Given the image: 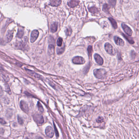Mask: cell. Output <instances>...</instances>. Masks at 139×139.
<instances>
[{
    "label": "cell",
    "instance_id": "484cf974",
    "mask_svg": "<svg viewBox=\"0 0 139 139\" xmlns=\"http://www.w3.org/2000/svg\"><path fill=\"white\" fill-rule=\"evenodd\" d=\"M63 42V40L61 38H58L57 41V45L58 46H61Z\"/></svg>",
    "mask_w": 139,
    "mask_h": 139
},
{
    "label": "cell",
    "instance_id": "30bf717a",
    "mask_svg": "<svg viewBox=\"0 0 139 139\" xmlns=\"http://www.w3.org/2000/svg\"><path fill=\"white\" fill-rule=\"evenodd\" d=\"M94 57L96 62L98 64H99L100 65H102L103 64L104 62L103 60L99 55L95 54L94 55Z\"/></svg>",
    "mask_w": 139,
    "mask_h": 139
},
{
    "label": "cell",
    "instance_id": "44dd1931",
    "mask_svg": "<svg viewBox=\"0 0 139 139\" xmlns=\"http://www.w3.org/2000/svg\"><path fill=\"white\" fill-rule=\"evenodd\" d=\"M24 35V31L22 29H19L17 33V37L18 38H22L23 37Z\"/></svg>",
    "mask_w": 139,
    "mask_h": 139
},
{
    "label": "cell",
    "instance_id": "f1b7e54d",
    "mask_svg": "<svg viewBox=\"0 0 139 139\" xmlns=\"http://www.w3.org/2000/svg\"><path fill=\"white\" fill-rule=\"evenodd\" d=\"M18 123L21 125H23L24 123V121H23V119L19 115L18 116Z\"/></svg>",
    "mask_w": 139,
    "mask_h": 139
},
{
    "label": "cell",
    "instance_id": "7c38bea8",
    "mask_svg": "<svg viewBox=\"0 0 139 139\" xmlns=\"http://www.w3.org/2000/svg\"><path fill=\"white\" fill-rule=\"evenodd\" d=\"M26 71H27V72L28 74H29L30 75L32 76V77H34L35 78H37L38 79H42V77H41V76L37 74L36 73L34 72V71H31V70H30L27 69H26Z\"/></svg>",
    "mask_w": 139,
    "mask_h": 139
},
{
    "label": "cell",
    "instance_id": "7402d4cb",
    "mask_svg": "<svg viewBox=\"0 0 139 139\" xmlns=\"http://www.w3.org/2000/svg\"><path fill=\"white\" fill-rule=\"evenodd\" d=\"M87 52L88 53V55L89 56V57H91V55L92 54V52H93V49H92V46H88V47L87 48Z\"/></svg>",
    "mask_w": 139,
    "mask_h": 139
},
{
    "label": "cell",
    "instance_id": "e0dca14e",
    "mask_svg": "<svg viewBox=\"0 0 139 139\" xmlns=\"http://www.w3.org/2000/svg\"><path fill=\"white\" fill-rule=\"evenodd\" d=\"M58 29V24L56 22L54 23L51 26V31L52 33L56 32Z\"/></svg>",
    "mask_w": 139,
    "mask_h": 139
},
{
    "label": "cell",
    "instance_id": "52a82bcc",
    "mask_svg": "<svg viewBox=\"0 0 139 139\" xmlns=\"http://www.w3.org/2000/svg\"><path fill=\"white\" fill-rule=\"evenodd\" d=\"M45 133L46 135L49 138H52L54 135L53 129L50 126H48L45 129Z\"/></svg>",
    "mask_w": 139,
    "mask_h": 139
},
{
    "label": "cell",
    "instance_id": "74e56055",
    "mask_svg": "<svg viewBox=\"0 0 139 139\" xmlns=\"http://www.w3.org/2000/svg\"><path fill=\"white\" fill-rule=\"evenodd\" d=\"M24 0V1H26V0Z\"/></svg>",
    "mask_w": 139,
    "mask_h": 139
},
{
    "label": "cell",
    "instance_id": "8d00e7d4",
    "mask_svg": "<svg viewBox=\"0 0 139 139\" xmlns=\"http://www.w3.org/2000/svg\"><path fill=\"white\" fill-rule=\"evenodd\" d=\"M29 139V138H26V139Z\"/></svg>",
    "mask_w": 139,
    "mask_h": 139
},
{
    "label": "cell",
    "instance_id": "ba28073f",
    "mask_svg": "<svg viewBox=\"0 0 139 139\" xmlns=\"http://www.w3.org/2000/svg\"><path fill=\"white\" fill-rule=\"evenodd\" d=\"M20 107L21 109L24 111L25 113H28L29 111V107L28 105L23 100H21L20 102Z\"/></svg>",
    "mask_w": 139,
    "mask_h": 139
},
{
    "label": "cell",
    "instance_id": "ac0fdd59",
    "mask_svg": "<svg viewBox=\"0 0 139 139\" xmlns=\"http://www.w3.org/2000/svg\"><path fill=\"white\" fill-rule=\"evenodd\" d=\"M110 8V7L107 4H104L103 6V10L104 12L108 14L109 13V10Z\"/></svg>",
    "mask_w": 139,
    "mask_h": 139
},
{
    "label": "cell",
    "instance_id": "4dcf8cb0",
    "mask_svg": "<svg viewBox=\"0 0 139 139\" xmlns=\"http://www.w3.org/2000/svg\"><path fill=\"white\" fill-rule=\"evenodd\" d=\"M103 120H104V119L103 117H99L97 119L96 121L98 123H100V122H102L103 121Z\"/></svg>",
    "mask_w": 139,
    "mask_h": 139
},
{
    "label": "cell",
    "instance_id": "1f68e13d",
    "mask_svg": "<svg viewBox=\"0 0 139 139\" xmlns=\"http://www.w3.org/2000/svg\"><path fill=\"white\" fill-rule=\"evenodd\" d=\"M0 123L3 124H6V122L2 118H0Z\"/></svg>",
    "mask_w": 139,
    "mask_h": 139
},
{
    "label": "cell",
    "instance_id": "e575fe53",
    "mask_svg": "<svg viewBox=\"0 0 139 139\" xmlns=\"http://www.w3.org/2000/svg\"><path fill=\"white\" fill-rule=\"evenodd\" d=\"M36 139H43L42 137H37Z\"/></svg>",
    "mask_w": 139,
    "mask_h": 139
},
{
    "label": "cell",
    "instance_id": "8992f818",
    "mask_svg": "<svg viewBox=\"0 0 139 139\" xmlns=\"http://www.w3.org/2000/svg\"><path fill=\"white\" fill-rule=\"evenodd\" d=\"M122 29L124 30V31L125 33L128 35L129 36H131L133 34V31L131 28L128 26L127 25L124 24H122Z\"/></svg>",
    "mask_w": 139,
    "mask_h": 139
},
{
    "label": "cell",
    "instance_id": "d4e9b609",
    "mask_svg": "<svg viewBox=\"0 0 139 139\" xmlns=\"http://www.w3.org/2000/svg\"><path fill=\"white\" fill-rule=\"evenodd\" d=\"M122 35L124 36V37L126 38V39L128 41V42H129L131 44H134V41L132 39V38H129V37H128L127 36H126V35H125L124 34H123Z\"/></svg>",
    "mask_w": 139,
    "mask_h": 139
},
{
    "label": "cell",
    "instance_id": "f546056e",
    "mask_svg": "<svg viewBox=\"0 0 139 139\" xmlns=\"http://www.w3.org/2000/svg\"><path fill=\"white\" fill-rule=\"evenodd\" d=\"M5 88L6 91L9 94H11V90H10V87L8 85H7H7H5Z\"/></svg>",
    "mask_w": 139,
    "mask_h": 139
},
{
    "label": "cell",
    "instance_id": "5b68a950",
    "mask_svg": "<svg viewBox=\"0 0 139 139\" xmlns=\"http://www.w3.org/2000/svg\"><path fill=\"white\" fill-rule=\"evenodd\" d=\"M39 35V32L37 30H34L31 33L30 36V41L33 43L36 40Z\"/></svg>",
    "mask_w": 139,
    "mask_h": 139
},
{
    "label": "cell",
    "instance_id": "9a60e30c",
    "mask_svg": "<svg viewBox=\"0 0 139 139\" xmlns=\"http://www.w3.org/2000/svg\"><path fill=\"white\" fill-rule=\"evenodd\" d=\"M27 38H24L22 40L19 42L18 44V46L20 48L24 47L27 44Z\"/></svg>",
    "mask_w": 139,
    "mask_h": 139
},
{
    "label": "cell",
    "instance_id": "277c9868",
    "mask_svg": "<svg viewBox=\"0 0 139 139\" xmlns=\"http://www.w3.org/2000/svg\"><path fill=\"white\" fill-rule=\"evenodd\" d=\"M72 61L76 64H83L85 62V61L83 57L80 56H76L73 57Z\"/></svg>",
    "mask_w": 139,
    "mask_h": 139
},
{
    "label": "cell",
    "instance_id": "83f0119b",
    "mask_svg": "<svg viewBox=\"0 0 139 139\" xmlns=\"http://www.w3.org/2000/svg\"><path fill=\"white\" fill-rule=\"evenodd\" d=\"M116 0H108V2L111 5L115 6L116 4Z\"/></svg>",
    "mask_w": 139,
    "mask_h": 139
},
{
    "label": "cell",
    "instance_id": "9c48e42d",
    "mask_svg": "<svg viewBox=\"0 0 139 139\" xmlns=\"http://www.w3.org/2000/svg\"><path fill=\"white\" fill-rule=\"evenodd\" d=\"M114 40L115 42V44L117 45L121 46H124V40L118 36H114Z\"/></svg>",
    "mask_w": 139,
    "mask_h": 139
},
{
    "label": "cell",
    "instance_id": "8fae6325",
    "mask_svg": "<svg viewBox=\"0 0 139 139\" xmlns=\"http://www.w3.org/2000/svg\"><path fill=\"white\" fill-rule=\"evenodd\" d=\"M13 31H8L6 36V40L7 43H10L12 40L13 37Z\"/></svg>",
    "mask_w": 139,
    "mask_h": 139
},
{
    "label": "cell",
    "instance_id": "2e32d148",
    "mask_svg": "<svg viewBox=\"0 0 139 139\" xmlns=\"http://www.w3.org/2000/svg\"><path fill=\"white\" fill-rule=\"evenodd\" d=\"M55 47L53 45H50L49 46L48 49V53L49 55H52L54 53Z\"/></svg>",
    "mask_w": 139,
    "mask_h": 139
},
{
    "label": "cell",
    "instance_id": "603a6c76",
    "mask_svg": "<svg viewBox=\"0 0 139 139\" xmlns=\"http://www.w3.org/2000/svg\"><path fill=\"white\" fill-rule=\"evenodd\" d=\"M37 106H38V109H39L41 112V113L44 112L43 108V107L42 105L40 103V102H38V103H37Z\"/></svg>",
    "mask_w": 139,
    "mask_h": 139
},
{
    "label": "cell",
    "instance_id": "3957f363",
    "mask_svg": "<svg viewBox=\"0 0 139 139\" xmlns=\"http://www.w3.org/2000/svg\"><path fill=\"white\" fill-rule=\"evenodd\" d=\"M33 118L34 121L39 124H43L44 122L43 116L41 114H39L38 113H36L34 115Z\"/></svg>",
    "mask_w": 139,
    "mask_h": 139
},
{
    "label": "cell",
    "instance_id": "6da1fadb",
    "mask_svg": "<svg viewBox=\"0 0 139 139\" xmlns=\"http://www.w3.org/2000/svg\"><path fill=\"white\" fill-rule=\"evenodd\" d=\"M93 74L96 78L102 79L105 77L107 72L103 68L96 69L93 71Z\"/></svg>",
    "mask_w": 139,
    "mask_h": 139
},
{
    "label": "cell",
    "instance_id": "4fadbf2b",
    "mask_svg": "<svg viewBox=\"0 0 139 139\" xmlns=\"http://www.w3.org/2000/svg\"><path fill=\"white\" fill-rule=\"evenodd\" d=\"M80 2L79 0H71L68 3V5L69 7L73 8L77 6Z\"/></svg>",
    "mask_w": 139,
    "mask_h": 139
},
{
    "label": "cell",
    "instance_id": "4316f807",
    "mask_svg": "<svg viewBox=\"0 0 139 139\" xmlns=\"http://www.w3.org/2000/svg\"><path fill=\"white\" fill-rule=\"evenodd\" d=\"M72 32V29H71V28H67V29H66V30L65 31V32L66 35H67V36L70 35L71 34Z\"/></svg>",
    "mask_w": 139,
    "mask_h": 139
},
{
    "label": "cell",
    "instance_id": "5bb4252c",
    "mask_svg": "<svg viewBox=\"0 0 139 139\" xmlns=\"http://www.w3.org/2000/svg\"><path fill=\"white\" fill-rule=\"evenodd\" d=\"M61 3V0H49V5L52 6H58Z\"/></svg>",
    "mask_w": 139,
    "mask_h": 139
},
{
    "label": "cell",
    "instance_id": "d6986e66",
    "mask_svg": "<svg viewBox=\"0 0 139 139\" xmlns=\"http://www.w3.org/2000/svg\"><path fill=\"white\" fill-rule=\"evenodd\" d=\"M108 19H109V21L111 22V24H112L113 27L114 29H116L118 28L117 23V22L115 20L112 18H108Z\"/></svg>",
    "mask_w": 139,
    "mask_h": 139
},
{
    "label": "cell",
    "instance_id": "cb8c5ba5",
    "mask_svg": "<svg viewBox=\"0 0 139 139\" xmlns=\"http://www.w3.org/2000/svg\"><path fill=\"white\" fill-rule=\"evenodd\" d=\"M65 50V47L63 46L62 48H58L57 49V53L58 55L62 54Z\"/></svg>",
    "mask_w": 139,
    "mask_h": 139
},
{
    "label": "cell",
    "instance_id": "836d02e7",
    "mask_svg": "<svg viewBox=\"0 0 139 139\" xmlns=\"http://www.w3.org/2000/svg\"><path fill=\"white\" fill-rule=\"evenodd\" d=\"M4 41L3 40H2L1 39H0V44L3 45H4Z\"/></svg>",
    "mask_w": 139,
    "mask_h": 139
},
{
    "label": "cell",
    "instance_id": "7a4b0ae2",
    "mask_svg": "<svg viewBox=\"0 0 139 139\" xmlns=\"http://www.w3.org/2000/svg\"><path fill=\"white\" fill-rule=\"evenodd\" d=\"M104 48L108 54L111 55H115L116 54V51L115 49L108 42L106 43L104 45Z\"/></svg>",
    "mask_w": 139,
    "mask_h": 139
},
{
    "label": "cell",
    "instance_id": "ffe728a7",
    "mask_svg": "<svg viewBox=\"0 0 139 139\" xmlns=\"http://www.w3.org/2000/svg\"><path fill=\"white\" fill-rule=\"evenodd\" d=\"M89 11L91 12L92 14H96L98 12V10L97 7H92L88 8Z\"/></svg>",
    "mask_w": 139,
    "mask_h": 139
},
{
    "label": "cell",
    "instance_id": "d590c367",
    "mask_svg": "<svg viewBox=\"0 0 139 139\" xmlns=\"http://www.w3.org/2000/svg\"><path fill=\"white\" fill-rule=\"evenodd\" d=\"M2 90H3V89H2V88L0 86V93H1V92Z\"/></svg>",
    "mask_w": 139,
    "mask_h": 139
},
{
    "label": "cell",
    "instance_id": "d6a6232c",
    "mask_svg": "<svg viewBox=\"0 0 139 139\" xmlns=\"http://www.w3.org/2000/svg\"><path fill=\"white\" fill-rule=\"evenodd\" d=\"M53 125H54V129H55V132H56V136L57 137L58 136V131H57V129H56V125H55V124L54 123L53 124Z\"/></svg>",
    "mask_w": 139,
    "mask_h": 139
}]
</instances>
